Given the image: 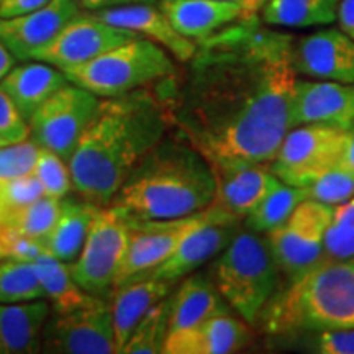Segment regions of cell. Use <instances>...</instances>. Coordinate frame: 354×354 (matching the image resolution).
Here are the masks:
<instances>
[{
    "instance_id": "cell-1",
    "label": "cell",
    "mask_w": 354,
    "mask_h": 354,
    "mask_svg": "<svg viewBox=\"0 0 354 354\" xmlns=\"http://www.w3.org/2000/svg\"><path fill=\"white\" fill-rule=\"evenodd\" d=\"M253 20L202 39L187 79L167 100L176 136L214 169L269 165L292 128L294 38Z\"/></svg>"
},
{
    "instance_id": "cell-2",
    "label": "cell",
    "mask_w": 354,
    "mask_h": 354,
    "mask_svg": "<svg viewBox=\"0 0 354 354\" xmlns=\"http://www.w3.org/2000/svg\"><path fill=\"white\" fill-rule=\"evenodd\" d=\"M169 128V104L148 87L100 99L69 159L73 190L97 207L110 205L133 167Z\"/></svg>"
},
{
    "instance_id": "cell-3",
    "label": "cell",
    "mask_w": 354,
    "mask_h": 354,
    "mask_svg": "<svg viewBox=\"0 0 354 354\" xmlns=\"http://www.w3.org/2000/svg\"><path fill=\"white\" fill-rule=\"evenodd\" d=\"M215 190L210 162L179 136H166L133 167L110 205L136 220L180 218L210 207Z\"/></svg>"
},
{
    "instance_id": "cell-4",
    "label": "cell",
    "mask_w": 354,
    "mask_h": 354,
    "mask_svg": "<svg viewBox=\"0 0 354 354\" xmlns=\"http://www.w3.org/2000/svg\"><path fill=\"white\" fill-rule=\"evenodd\" d=\"M258 323L272 336L354 328V258L318 261L272 295Z\"/></svg>"
},
{
    "instance_id": "cell-5",
    "label": "cell",
    "mask_w": 354,
    "mask_h": 354,
    "mask_svg": "<svg viewBox=\"0 0 354 354\" xmlns=\"http://www.w3.org/2000/svg\"><path fill=\"white\" fill-rule=\"evenodd\" d=\"M212 276L228 307L246 323L256 325L263 308L277 292L281 271L266 238L240 228L216 256Z\"/></svg>"
},
{
    "instance_id": "cell-6",
    "label": "cell",
    "mask_w": 354,
    "mask_h": 354,
    "mask_svg": "<svg viewBox=\"0 0 354 354\" xmlns=\"http://www.w3.org/2000/svg\"><path fill=\"white\" fill-rule=\"evenodd\" d=\"M63 73L69 82L107 99L166 81L176 74V66L165 48L138 37Z\"/></svg>"
},
{
    "instance_id": "cell-7",
    "label": "cell",
    "mask_w": 354,
    "mask_h": 354,
    "mask_svg": "<svg viewBox=\"0 0 354 354\" xmlns=\"http://www.w3.org/2000/svg\"><path fill=\"white\" fill-rule=\"evenodd\" d=\"M130 221L115 205L100 207L76 261L71 263L74 281L87 294L109 297L125 259Z\"/></svg>"
},
{
    "instance_id": "cell-8",
    "label": "cell",
    "mask_w": 354,
    "mask_h": 354,
    "mask_svg": "<svg viewBox=\"0 0 354 354\" xmlns=\"http://www.w3.org/2000/svg\"><path fill=\"white\" fill-rule=\"evenodd\" d=\"M348 133L322 125H297L286 133L269 167L284 184L308 187L343 165Z\"/></svg>"
},
{
    "instance_id": "cell-9",
    "label": "cell",
    "mask_w": 354,
    "mask_h": 354,
    "mask_svg": "<svg viewBox=\"0 0 354 354\" xmlns=\"http://www.w3.org/2000/svg\"><path fill=\"white\" fill-rule=\"evenodd\" d=\"M41 353L113 354L115 342L110 299L88 294L82 304L53 312L43 330Z\"/></svg>"
},
{
    "instance_id": "cell-10",
    "label": "cell",
    "mask_w": 354,
    "mask_h": 354,
    "mask_svg": "<svg viewBox=\"0 0 354 354\" xmlns=\"http://www.w3.org/2000/svg\"><path fill=\"white\" fill-rule=\"evenodd\" d=\"M99 104L100 97L68 82L30 117V138L69 162Z\"/></svg>"
},
{
    "instance_id": "cell-11",
    "label": "cell",
    "mask_w": 354,
    "mask_h": 354,
    "mask_svg": "<svg viewBox=\"0 0 354 354\" xmlns=\"http://www.w3.org/2000/svg\"><path fill=\"white\" fill-rule=\"evenodd\" d=\"M331 216L333 207L305 198L284 223L266 233L279 271L289 282L320 261Z\"/></svg>"
},
{
    "instance_id": "cell-12",
    "label": "cell",
    "mask_w": 354,
    "mask_h": 354,
    "mask_svg": "<svg viewBox=\"0 0 354 354\" xmlns=\"http://www.w3.org/2000/svg\"><path fill=\"white\" fill-rule=\"evenodd\" d=\"M227 214L228 212L212 203L198 214L180 216V218L136 220L128 216L130 238H128L127 254L115 287L128 279L153 271L174 253L190 233L196 232L202 225L209 223L210 220Z\"/></svg>"
},
{
    "instance_id": "cell-13",
    "label": "cell",
    "mask_w": 354,
    "mask_h": 354,
    "mask_svg": "<svg viewBox=\"0 0 354 354\" xmlns=\"http://www.w3.org/2000/svg\"><path fill=\"white\" fill-rule=\"evenodd\" d=\"M133 38H138V35L110 25L92 12H81L68 21L50 43L33 53L32 59L66 71L87 63Z\"/></svg>"
},
{
    "instance_id": "cell-14",
    "label": "cell",
    "mask_w": 354,
    "mask_h": 354,
    "mask_svg": "<svg viewBox=\"0 0 354 354\" xmlns=\"http://www.w3.org/2000/svg\"><path fill=\"white\" fill-rule=\"evenodd\" d=\"M290 123L322 125L354 135V84L295 79Z\"/></svg>"
},
{
    "instance_id": "cell-15",
    "label": "cell",
    "mask_w": 354,
    "mask_h": 354,
    "mask_svg": "<svg viewBox=\"0 0 354 354\" xmlns=\"http://www.w3.org/2000/svg\"><path fill=\"white\" fill-rule=\"evenodd\" d=\"M290 57L297 76L354 84V39L339 28L292 39Z\"/></svg>"
},
{
    "instance_id": "cell-16",
    "label": "cell",
    "mask_w": 354,
    "mask_h": 354,
    "mask_svg": "<svg viewBox=\"0 0 354 354\" xmlns=\"http://www.w3.org/2000/svg\"><path fill=\"white\" fill-rule=\"evenodd\" d=\"M79 13L76 0H50L24 15L0 19V41L15 59L28 61Z\"/></svg>"
},
{
    "instance_id": "cell-17",
    "label": "cell",
    "mask_w": 354,
    "mask_h": 354,
    "mask_svg": "<svg viewBox=\"0 0 354 354\" xmlns=\"http://www.w3.org/2000/svg\"><path fill=\"white\" fill-rule=\"evenodd\" d=\"M240 218L221 215L190 233L179 248L153 271L143 274L167 282H177L218 256L240 230Z\"/></svg>"
},
{
    "instance_id": "cell-18",
    "label": "cell",
    "mask_w": 354,
    "mask_h": 354,
    "mask_svg": "<svg viewBox=\"0 0 354 354\" xmlns=\"http://www.w3.org/2000/svg\"><path fill=\"white\" fill-rule=\"evenodd\" d=\"M92 13L110 25L158 43L180 63H189L197 51V43L177 32L166 13L154 3H130Z\"/></svg>"
},
{
    "instance_id": "cell-19",
    "label": "cell",
    "mask_w": 354,
    "mask_h": 354,
    "mask_svg": "<svg viewBox=\"0 0 354 354\" xmlns=\"http://www.w3.org/2000/svg\"><path fill=\"white\" fill-rule=\"evenodd\" d=\"M250 328L232 312L216 313L190 328L167 331L166 354H228L241 349L250 339Z\"/></svg>"
},
{
    "instance_id": "cell-20",
    "label": "cell",
    "mask_w": 354,
    "mask_h": 354,
    "mask_svg": "<svg viewBox=\"0 0 354 354\" xmlns=\"http://www.w3.org/2000/svg\"><path fill=\"white\" fill-rule=\"evenodd\" d=\"M214 174L216 190L212 203L240 220L246 218L269 194H272L282 184L269 165L214 169Z\"/></svg>"
},
{
    "instance_id": "cell-21",
    "label": "cell",
    "mask_w": 354,
    "mask_h": 354,
    "mask_svg": "<svg viewBox=\"0 0 354 354\" xmlns=\"http://www.w3.org/2000/svg\"><path fill=\"white\" fill-rule=\"evenodd\" d=\"M172 26L192 41L212 37L225 26L256 15L250 6L225 0H161Z\"/></svg>"
},
{
    "instance_id": "cell-22",
    "label": "cell",
    "mask_w": 354,
    "mask_h": 354,
    "mask_svg": "<svg viewBox=\"0 0 354 354\" xmlns=\"http://www.w3.org/2000/svg\"><path fill=\"white\" fill-rule=\"evenodd\" d=\"M172 286L174 282L161 281L151 276H136L115 287L110 294V307L118 353L122 351L123 344L130 338L131 331L141 318L169 295Z\"/></svg>"
},
{
    "instance_id": "cell-23",
    "label": "cell",
    "mask_w": 354,
    "mask_h": 354,
    "mask_svg": "<svg viewBox=\"0 0 354 354\" xmlns=\"http://www.w3.org/2000/svg\"><path fill=\"white\" fill-rule=\"evenodd\" d=\"M51 315L46 299L0 304V354L41 353L43 330Z\"/></svg>"
},
{
    "instance_id": "cell-24",
    "label": "cell",
    "mask_w": 354,
    "mask_h": 354,
    "mask_svg": "<svg viewBox=\"0 0 354 354\" xmlns=\"http://www.w3.org/2000/svg\"><path fill=\"white\" fill-rule=\"evenodd\" d=\"M68 82L61 69L43 61H35L17 68L13 66L0 79V88L10 97L21 117L28 122L38 107Z\"/></svg>"
},
{
    "instance_id": "cell-25",
    "label": "cell",
    "mask_w": 354,
    "mask_h": 354,
    "mask_svg": "<svg viewBox=\"0 0 354 354\" xmlns=\"http://www.w3.org/2000/svg\"><path fill=\"white\" fill-rule=\"evenodd\" d=\"M227 310L228 304L220 295L214 279L192 272L169 297V331L190 328Z\"/></svg>"
},
{
    "instance_id": "cell-26",
    "label": "cell",
    "mask_w": 354,
    "mask_h": 354,
    "mask_svg": "<svg viewBox=\"0 0 354 354\" xmlns=\"http://www.w3.org/2000/svg\"><path fill=\"white\" fill-rule=\"evenodd\" d=\"M99 209L79 196L61 198V210L55 227L41 240L44 251L64 263L76 261Z\"/></svg>"
},
{
    "instance_id": "cell-27",
    "label": "cell",
    "mask_w": 354,
    "mask_h": 354,
    "mask_svg": "<svg viewBox=\"0 0 354 354\" xmlns=\"http://www.w3.org/2000/svg\"><path fill=\"white\" fill-rule=\"evenodd\" d=\"M339 0H266L263 21L281 28H310L336 21Z\"/></svg>"
},
{
    "instance_id": "cell-28",
    "label": "cell",
    "mask_w": 354,
    "mask_h": 354,
    "mask_svg": "<svg viewBox=\"0 0 354 354\" xmlns=\"http://www.w3.org/2000/svg\"><path fill=\"white\" fill-rule=\"evenodd\" d=\"M35 266L38 269L46 300L51 304L53 312H64L86 300L88 294L74 281L69 263H64L43 251L35 259Z\"/></svg>"
},
{
    "instance_id": "cell-29",
    "label": "cell",
    "mask_w": 354,
    "mask_h": 354,
    "mask_svg": "<svg viewBox=\"0 0 354 354\" xmlns=\"http://www.w3.org/2000/svg\"><path fill=\"white\" fill-rule=\"evenodd\" d=\"M308 198V187L282 183L245 218V227L254 233H268L289 218L299 203Z\"/></svg>"
},
{
    "instance_id": "cell-30",
    "label": "cell",
    "mask_w": 354,
    "mask_h": 354,
    "mask_svg": "<svg viewBox=\"0 0 354 354\" xmlns=\"http://www.w3.org/2000/svg\"><path fill=\"white\" fill-rule=\"evenodd\" d=\"M46 299L35 261H0V304Z\"/></svg>"
},
{
    "instance_id": "cell-31",
    "label": "cell",
    "mask_w": 354,
    "mask_h": 354,
    "mask_svg": "<svg viewBox=\"0 0 354 354\" xmlns=\"http://www.w3.org/2000/svg\"><path fill=\"white\" fill-rule=\"evenodd\" d=\"M169 331V295L154 305L141 318L130 338L123 344L122 354H156L162 353Z\"/></svg>"
},
{
    "instance_id": "cell-32",
    "label": "cell",
    "mask_w": 354,
    "mask_h": 354,
    "mask_svg": "<svg viewBox=\"0 0 354 354\" xmlns=\"http://www.w3.org/2000/svg\"><path fill=\"white\" fill-rule=\"evenodd\" d=\"M59 210L61 198L44 194L28 205L13 212L0 225L41 241L50 233V230L55 227Z\"/></svg>"
},
{
    "instance_id": "cell-33",
    "label": "cell",
    "mask_w": 354,
    "mask_h": 354,
    "mask_svg": "<svg viewBox=\"0 0 354 354\" xmlns=\"http://www.w3.org/2000/svg\"><path fill=\"white\" fill-rule=\"evenodd\" d=\"M354 258V197L333 207L320 261Z\"/></svg>"
},
{
    "instance_id": "cell-34",
    "label": "cell",
    "mask_w": 354,
    "mask_h": 354,
    "mask_svg": "<svg viewBox=\"0 0 354 354\" xmlns=\"http://www.w3.org/2000/svg\"><path fill=\"white\" fill-rule=\"evenodd\" d=\"M33 174L39 180L46 196L64 198L73 190L69 162L50 149L39 148L33 166Z\"/></svg>"
},
{
    "instance_id": "cell-35",
    "label": "cell",
    "mask_w": 354,
    "mask_h": 354,
    "mask_svg": "<svg viewBox=\"0 0 354 354\" xmlns=\"http://www.w3.org/2000/svg\"><path fill=\"white\" fill-rule=\"evenodd\" d=\"M295 338V346L315 354H354V328L307 331L289 335Z\"/></svg>"
},
{
    "instance_id": "cell-36",
    "label": "cell",
    "mask_w": 354,
    "mask_h": 354,
    "mask_svg": "<svg viewBox=\"0 0 354 354\" xmlns=\"http://www.w3.org/2000/svg\"><path fill=\"white\" fill-rule=\"evenodd\" d=\"M354 197V174L344 167L326 172L308 185V198L336 207Z\"/></svg>"
},
{
    "instance_id": "cell-37",
    "label": "cell",
    "mask_w": 354,
    "mask_h": 354,
    "mask_svg": "<svg viewBox=\"0 0 354 354\" xmlns=\"http://www.w3.org/2000/svg\"><path fill=\"white\" fill-rule=\"evenodd\" d=\"M39 146L32 138L0 148V180L13 179L33 172Z\"/></svg>"
},
{
    "instance_id": "cell-38",
    "label": "cell",
    "mask_w": 354,
    "mask_h": 354,
    "mask_svg": "<svg viewBox=\"0 0 354 354\" xmlns=\"http://www.w3.org/2000/svg\"><path fill=\"white\" fill-rule=\"evenodd\" d=\"M0 236H2L3 250H6V259L35 261L44 251L43 243L39 240L26 236L3 225H0Z\"/></svg>"
},
{
    "instance_id": "cell-39",
    "label": "cell",
    "mask_w": 354,
    "mask_h": 354,
    "mask_svg": "<svg viewBox=\"0 0 354 354\" xmlns=\"http://www.w3.org/2000/svg\"><path fill=\"white\" fill-rule=\"evenodd\" d=\"M0 135L6 136L10 143L30 138L28 122L21 117L13 102L0 88Z\"/></svg>"
},
{
    "instance_id": "cell-40",
    "label": "cell",
    "mask_w": 354,
    "mask_h": 354,
    "mask_svg": "<svg viewBox=\"0 0 354 354\" xmlns=\"http://www.w3.org/2000/svg\"><path fill=\"white\" fill-rule=\"evenodd\" d=\"M50 0H2L0 2V19H10V17L24 15L39 8Z\"/></svg>"
},
{
    "instance_id": "cell-41",
    "label": "cell",
    "mask_w": 354,
    "mask_h": 354,
    "mask_svg": "<svg viewBox=\"0 0 354 354\" xmlns=\"http://www.w3.org/2000/svg\"><path fill=\"white\" fill-rule=\"evenodd\" d=\"M336 21L339 30L354 39V0H339Z\"/></svg>"
},
{
    "instance_id": "cell-42",
    "label": "cell",
    "mask_w": 354,
    "mask_h": 354,
    "mask_svg": "<svg viewBox=\"0 0 354 354\" xmlns=\"http://www.w3.org/2000/svg\"><path fill=\"white\" fill-rule=\"evenodd\" d=\"M79 7L87 12L105 10V8L130 6V3H156L158 0H76Z\"/></svg>"
},
{
    "instance_id": "cell-43",
    "label": "cell",
    "mask_w": 354,
    "mask_h": 354,
    "mask_svg": "<svg viewBox=\"0 0 354 354\" xmlns=\"http://www.w3.org/2000/svg\"><path fill=\"white\" fill-rule=\"evenodd\" d=\"M15 61L17 59L12 56V53L3 46L2 41H0V79L6 76L8 71L15 66Z\"/></svg>"
},
{
    "instance_id": "cell-44",
    "label": "cell",
    "mask_w": 354,
    "mask_h": 354,
    "mask_svg": "<svg viewBox=\"0 0 354 354\" xmlns=\"http://www.w3.org/2000/svg\"><path fill=\"white\" fill-rule=\"evenodd\" d=\"M342 167H344V169H348V171H351L354 174V135L349 136L348 149H346V154H344Z\"/></svg>"
},
{
    "instance_id": "cell-45",
    "label": "cell",
    "mask_w": 354,
    "mask_h": 354,
    "mask_svg": "<svg viewBox=\"0 0 354 354\" xmlns=\"http://www.w3.org/2000/svg\"><path fill=\"white\" fill-rule=\"evenodd\" d=\"M225 2H241V3H246V6L251 7V10H253V12H258L259 8H261L259 0H225Z\"/></svg>"
},
{
    "instance_id": "cell-46",
    "label": "cell",
    "mask_w": 354,
    "mask_h": 354,
    "mask_svg": "<svg viewBox=\"0 0 354 354\" xmlns=\"http://www.w3.org/2000/svg\"><path fill=\"white\" fill-rule=\"evenodd\" d=\"M6 259V250H3V243H2V236H0V261Z\"/></svg>"
},
{
    "instance_id": "cell-47",
    "label": "cell",
    "mask_w": 354,
    "mask_h": 354,
    "mask_svg": "<svg viewBox=\"0 0 354 354\" xmlns=\"http://www.w3.org/2000/svg\"><path fill=\"white\" fill-rule=\"evenodd\" d=\"M6 145H10V141H8L6 136L0 135V148H2V146H6Z\"/></svg>"
},
{
    "instance_id": "cell-48",
    "label": "cell",
    "mask_w": 354,
    "mask_h": 354,
    "mask_svg": "<svg viewBox=\"0 0 354 354\" xmlns=\"http://www.w3.org/2000/svg\"><path fill=\"white\" fill-rule=\"evenodd\" d=\"M259 2H261V7H263V3L266 2V0H259Z\"/></svg>"
},
{
    "instance_id": "cell-49",
    "label": "cell",
    "mask_w": 354,
    "mask_h": 354,
    "mask_svg": "<svg viewBox=\"0 0 354 354\" xmlns=\"http://www.w3.org/2000/svg\"><path fill=\"white\" fill-rule=\"evenodd\" d=\"M0 2H2V0H0Z\"/></svg>"
}]
</instances>
